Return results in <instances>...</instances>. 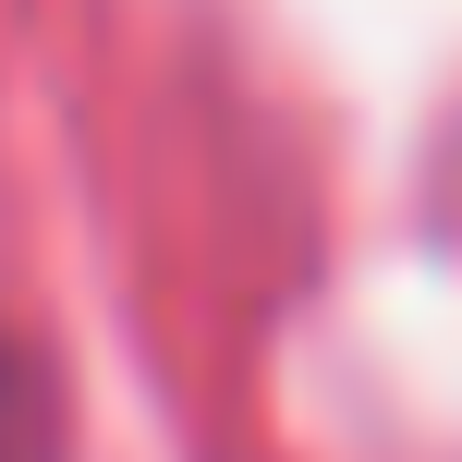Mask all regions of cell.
<instances>
[{
    "mask_svg": "<svg viewBox=\"0 0 462 462\" xmlns=\"http://www.w3.org/2000/svg\"><path fill=\"white\" fill-rule=\"evenodd\" d=\"M0 462H37V402H24L13 365H0Z\"/></svg>",
    "mask_w": 462,
    "mask_h": 462,
    "instance_id": "6da1fadb",
    "label": "cell"
}]
</instances>
